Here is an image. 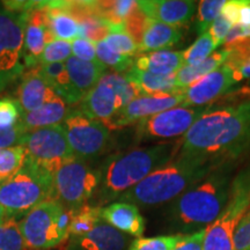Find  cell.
Returning a JSON list of instances; mask_svg holds the SVG:
<instances>
[{
  "mask_svg": "<svg viewBox=\"0 0 250 250\" xmlns=\"http://www.w3.org/2000/svg\"><path fill=\"white\" fill-rule=\"evenodd\" d=\"M72 55V44L67 41L54 40L43 50L39 59V64H55L66 62Z\"/></svg>",
  "mask_w": 250,
  "mask_h": 250,
  "instance_id": "cell-39",
  "label": "cell"
},
{
  "mask_svg": "<svg viewBox=\"0 0 250 250\" xmlns=\"http://www.w3.org/2000/svg\"><path fill=\"white\" fill-rule=\"evenodd\" d=\"M134 88L138 90L139 95H164V94L180 93L176 87L175 74L173 76H158L149 72L138 70L132 66L123 74Z\"/></svg>",
  "mask_w": 250,
  "mask_h": 250,
  "instance_id": "cell-23",
  "label": "cell"
},
{
  "mask_svg": "<svg viewBox=\"0 0 250 250\" xmlns=\"http://www.w3.org/2000/svg\"><path fill=\"white\" fill-rule=\"evenodd\" d=\"M22 117V109L17 100L8 98L0 99V129L14 126Z\"/></svg>",
  "mask_w": 250,
  "mask_h": 250,
  "instance_id": "cell-41",
  "label": "cell"
},
{
  "mask_svg": "<svg viewBox=\"0 0 250 250\" xmlns=\"http://www.w3.org/2000/svg\"><path fill=\"white\" fill-rule=\"evenodd\" d=\"M27 12H14L0 5V93L24 71L23 37Z\"/></svg>",
  "mask_w": 250,
  "mask_h": 250,
  "instance_id": "cell-8",
  "label": "cell"
},
{
  "mask_svg": "<svg viewBox=\"0 0 250 250\" xmlns=\"http://www.w3.org/2000/svg\"><path fill=\"white\" fill-rule=\"evenodd\" d=\"M101 81L108 83L111 88H114L115 92L117 93V95L120 96V99L123 102L124 107L126 104H129L131 101H133L134 99L138 98L139 93L138 90L134 88L132 83H129L123 74L120 73H105L104 77L102 78Z\"/></svg>",
  "mask_w": 250,
  "mask_h": 250,
  "instance_id": "cell-38",
  "label": "cell"
},
{
  "mask_svg": "<svg viewBox=\"0 0 250 250\" xmlns=\"http://www.w3.org/2000/svg\"><path fill=\"white\" fill-rule=\"evenodd\" d=\"M26 160V149L23 146L0 148V183L21 169Z\"/></svg>",
  "mask_w": 250,
  "mask_h": 250,
  "instance_id": "cell-32",
  "label": "cell"
},
{
  "mask_svg": "<svg viewBox=\"0 0 250 250\" xmlns=\"http://www.w3.org/2000/svg\"><path fill=\"white\" fill-rule=\"evenodd\" d=\"M39 70L49 85L58 94L59 98L64 100L67 104H76L83 101V95L72 83L65 64L62 62L43 64L40 65Z\"/></svg>",
  "mask_w": 250,
  "mask_h": 250,
  "instance_id": "cell-27",
  "label": "cell"
},
{
  "mask_svg": "<svg viewBox=\"0 0 250 250\" xmlns=\"http://www.w3.org/2000/svg\"><path fill=\"white\" fill-rule=\"evenodd\" d=\"M70 110L71 109L68 108L67 103L58 96L54 101L46 103L35 111H22L21 122L28 131L55 126V125H59L62 122H64Z\"/></svg>",
  "mask_w": 250,
  "mask_h": 250,
  "instance_id": "cell-26",
  "label": "cell"
},
{
  "mask_svg": "<svg viewBox=\"0 0 250 250\" xmlns=\"http://www.w3.org/2000/svg\"><path fill=\"white\" fill-rule=\"evenodd\" d=\"M184 237V234L138 237L130 243L127 250H173Z\"/></svg>",
  "mask_w": 250,
  "mask_h": 250,
  "instance_id": "cell-37",
  "label": "cell"
},
{
  "mask_svg": "<svg viewBox=\"0 0 250 250\" xmlns=\"http://www.w3.org/2000/svg\"><path fill=\"white\" fill-rule=\"evenodd\" d=\"M230 173L229 168L221 165L175 198L170 206L175 226L192 234L213 223L229 198Z\"/></svg>",
  "mask_w": 250,
  "mask_h": 250,
  "instance_id": "cell-3",
  "label": "cell"
},
{
  "mask_svg": "<svg viewBox=\"0 0 250 250\" xmlns=\"http://www.w3.org/2000/svg\"><path fill=\"white\" fill-rule=\"evenodd\" d=\"M179 149V142L161 143L109 155L98 168L100 184L96 193L99 204H107L120 198L153 171L173 161Z\"/></svg>",
  "mask_w": 250,
  "mask_h": 250,
  "instance_id": "cell-2",
  "label": "cell"
},
{
  "mask_svg": "<svg viewBox=\"0 0 250 250\" xmlns=\"http://www.w3.org/2000/svg\"><path fill=\"white\" fill-rule=\"evenodd\" d=\"M237 80L234 72L224 64L218 70L211 72L202 79L195 81L187 89H184V107H202L208 105L213 100L220 98L230 89Z\"/></svg>",
  "mask_w": 250,
  "mask_h": 250,
  "instance_id": "cell-14",
  "label": "cell"
},
{
  "mask_svg": "<svg viewBox=\"0 0 250 250\" xmlns=\"http://www.w3.org/2000/svg\"><path fill=\"white\" fill-rule=\"evenodd\" d=\"M225 0H204L198 2V11L196 17V30L199 36L208 33L211 24L221 13Z\"/></svg>",
  "mask_w": 250,
  "mask_h": 250,
  "instance_id": "cell-35",
  "label": "cell"
},
{
  "mask_svg": "<svg viewBox=\"0 0 250 250\" xmlns=\"http://www.w3.org/2000/svg\"><path fill=\"white\" fill-rule=\"evenodd\" d=\"M177 156L223 165L250 147V100L206 112L179 140Z\"/></svg>",
  "mask_w": 250,
  "mask_h": 250,
  "instance_id": "cell-1",
  "label": "cell"
},
{
  "mask_svg": "<svg viewBox=\"0 0 250 250\" xmlns=\"http://www.w3.org/2000/svg\"><path fill=\"white\" fill-rule=\"evenodd\" d=\"M182 92L164 95L138 96L126 104L109 123L105 125L109 130H118L127 125L143 121L176 105L183 104Z\"/></svg>",
  "mask_w": 250,
  "mask_h": 250,
  "instance_id": "cell-13",
  "label": "cell"
},
{
  "mask_svg": "<svg viewBox=\"0 0 250 250\" xmlns=\"http://www.w3.org/2000/svg\"><path fill=\"white\" fill-rule=\"evenodd\" d=\"M102 220L117 230L129 235L142 237L145 232V219L138 206L125 202H115L101 210Z\"/></svg>",
  "mask_w": 250,
  "mask_h": 250,
  "instance_id": "cell-20",
  "label": "cell"
},
{
  "mask_svg": "<svg viewBox=\"0 0 250 250\" xmlns=\"http://www.w3.org/2000/svg\"><path fill=\"white\" fill-rule=\"evenodd\" d=\"M250 208V162L232 180L229 198L225 208L205 228L203 250H235L234 234Z\"/></svg>",
  "mask_w": 250,
  "mask_h": 250,
  "instance_id": "cell-6",
  "label": "cell"
},
{
  "mask_svg": "<svg viewBox=\"0 0 250 250\" xmlns=\"http://www.w3.org/2000/svg\"><path fill=\"white\" fill-rule=\"evenodd\" d=\"M0 250H33L24 242L15 219L0 221Z\"/></svg>",
  "mask_w": 250,
  "mask_h": 250,
  "instance_id": "cell-33",
  "label": "cell"
},
{
  "mask_svg": "<svg viewBox=\"0 0 250 250\" xmlns=\"http://www.w3.org/2000/svg\"><path fill=\"white\" fill-rule=\"evenodd\" d=\"M72 52L74 57L85 62H99L96 56L95 43L85 39V37H78L72 41Z\"/></svg>",
  "mask_w": 250,
  "mask_h": 250,
  "instance_id": "cell-43",
  "label": "cell"
},
{
  "mask_svg": "<svg viewBox=\"0 0 250 250\" xmlns=\"http://www.w3.org/2000/svg\"><path fill=\"white\" fill-rule=\"evenodd\" d=\"M105 43L118 54L126 56V57H132L139 52L138 44L134 42V40L129 35L126 30L112 31L109 33L104 40Z\"/></svg>",
  "mask_w": 250,
  "mask_h": 250,
  "instance_id": "cell-40",
  "label": "cell"
},
{
  "mask_svg": "<svg viewBox=\"0 0 250 250\" xmlns=\"http://www.w3.org/2000/svg\"><path fill=\"white\" fill-rule=\"evenodd\" d=\"M64 206L56 199H48L34 208L19 221L26 245L33 250H50L66 243L59 229V218Z\"/></svg>",
  "mask_w": 250,
  "mask_h": 250,
  "instance_id": "cell-9",
  "label": "cell"
},
{
  "mask_svg": "<svg viewBox=\"0 0 250 250\" xmlns=\"http://www.w3.org/2000/svg\"><path fill=\"white\" fill-rule=\"evenodd\" d=\"M212 110L211 105L202 107H175L165 110L137 124V137L139 139H169L184 136L190 127L206 112Z\"/></svg>",
  "mask_w": 250,
  "mask_h": 250,
  "instance_id": "cell-12",
  "label": "cell"
},
{
  "mask_svg": "<svg viewBox=\"0 0 250 250\" xmlns=\"http://www.w3.org/2000/svg\"><path fill=\"white\" fill-rule=\"evenodd\" d=\"M138 7L148 19L179 27L191 20L197 2L193 0H142L138 1Z\"/></svg>",
  "mask_w": 250,
  "mask_h": 250,
  "instance_id": "cell-17",
  "label": "cell"
},
{
  "mask_svg": "<svg viewBox=\"0 0 250 250\" xmlns=\"http://www.w3.org/2000/svg\"><path fill=\"white\" fill-rule=\"evenodd\" d=\"M68 76L83 98L101 81L107 73V67L100 62H85L71 56L65 62Z\"/></svg>",
  "mask_w": 250,
  "mask_h": 250,
  "instance_id": "cell-22",
  "label": "cell"
},
{
  "mask_svg": "<svg viewBox=\"0 0 250 250\" xmlns=\"http://www.w3.org/2000/svg\"><path fill=\"white\" fill-rule=\"evenodd\" d=\"M95 49L99 62H102L105 67H111L117 73H125L133 66L134 62L132 57H126L114 51L104 41L95 43Z\"/></svg>",
  "mask_w": 250,
  "mask_h": 250,
  "instance_id": "cell-34",
  "label": "cell"
},
{
  "mask_svg": "<svg viewBox=\"0 0 250 250\" xmlns=\"http://www.w3.org/2000/svg\"><path fill=\"white\" fill-rule=\"evenodd\" d=\"M7 218V214H6V212L4 210V208H2L1 205H0V221L5 220V219Z\"/></svg>",
  "mask_w": 250,
  "mask_h": 250,
  "instance_id": "cell-48",
  "label": "cell"
},
{
  "mask_svg": "<svg viewBox=\"0 0 250 250\" xmlns=\"http://www.w3.org/2000/svg\"><path fill=\"white\" fill-rule=\"evenodd\" d=\"M204 236L205 229L186 235V237L173 250H203Z\"/></svg>",
  "mask_w": 250,
  "mask_h": 250,
  "instance_id": "cell-46",
  "label": "cell"
},
{
  "mask_svg": "<svg viewBox=\"0 0 250 250\" xmlns=\"http://www.w3.org/2000/svg\"><path fill=\"white\" fill-rule=\"evenodd\" d=\"M74 156L83 161H93L108 148L110 130L102 122L86 116L79 109H71L62 122Z\"/></svg>",
  "mask_w": 250,
  "mask_h": 250,
  "instance_id": "cell-10",
  "label": "cell"
},
{
  "mask_svg": "<svg viewBox=\"0 0 250 250\" xmlns=\"http://www.w3.org/2000/svg\"><path fill=\"white\" fill-rule=\"evenodd\" d=\"M17 98L22 111L30 112L54 101L58 98V94L44 79L39 67H34L23 74L19 85Z\"/></svg>",
  "mask_w": 250,
  "mask_h": 250,
  "instance_id": "cell-19",
  "label": "cell"
},
{
  "mask_svg": "<svg viewBox=\"0 0 250 250\" xmlns=\"http://www.w3.org/2000/svg\"><path fill=\"white\" fill-rule=\"evenodd\" d=\"M133 66L158 76H173L184 66L183 52L168 50L148 52L137 57Z\"/></svg>",
  "mask_w": 250,
  "mask_h": 250,
  "instance_id": "cell-24",
  "label": "cell"
},
{
  "mask_svg": "<svg viewBox=\"0 0 250 250\" xmlns=\"http://www.w3.org/2000/svg\"><path fill=\"white\" fill-rule=\"evenodd\" d=\"M129 243L124 233L102 221L85 235L68 239L62 250H125Z\"/></svg>",
  "mask_w": 250,
  "mask_h": 250,
  "instance_id": "cell-18",
  "label": "cell"
},
{
  "mask_svg": "<svg viewBox=\"0 0 250 250\" xmlns=\"http://www.w3.org/2000/svg\"><path fill=\"white\" fill-rule=\"evenodd\" d=\"M99 169L89 162L73 156L65 161L54 175V199L62 206L78 208L98 191Z\"/></svg>",
  "mask_w": 250,
  "mask_h": 250,
  "instance_id": "cell-7",
  "label": "cell"
},
{
  "mask_svg": "<svg viewBox=\"0 0 250 250\" xmlns=\"http://www.w3.org/2000/svg\"><path fill=\"white\" fill-rule=\"evenodd\" d=\"M101 210L102 208H100V206H93L89 204L74 208L73 218H72L70 230H68L70 239L85 235L93 228L98 226L100 223H102Z\"/></svg>",
  "mask_w": 250,
  "mask_h": 250,
  "instance_id": "cell-31",
  "label": "cell"
},
{
  "mask_svg": "<svg viewBox=\"0 0 250 250\" xmlns=\"http://www.w3.org/2000/svg\"><path fill=\"white\" fill-rule=\"evenodd\" d=\"M21 146L26 149L28 160L52 175L65 161L74 156L62 124L29 131Z\"/></svg>",
  "mask_w": 250,
  "mask_h": 250,
  "instance_id": "cell-11",
  "label": "cell"
},
{
  "mask_svg": "<svg viewBox=\"0 0 250 250\" xmlns=\"http://www.w3.org/2000/svg\"><path fill=\"white\" fill-rule=\"evenodd\" d=\"M224 48L228 51L225 64L234 72L237 83L250 78V39L236 41Z\"/></svg>",
  "mask_w": 250,
  "mask_h": 250,
  "instance_id": "cell-29",
  "label": "cell"
},
{
  "mask_svg": "<svg viewBox=\"0 0 250 250\" xmlns=\"http://www.w3.org/2000/svg\"><path fill=\"white\" fill-rule=\"evenodd\" d=\"M124 108L123 102L108 83L100 81L79 104V110L107 125Z\"/></svg>",
  "mask_w": 250,
  "mask_h": 250,
  "instance_id": "cell-16",
  "label": "cell"
},
{
  "mask_svg": "<svg viewBox=\"0 0 250 250\" xmlns=\"http://www.w3.org/2000/svg\"><path fill=\"white\" fill-rule=\"evenodd\" d=\"M240 6H241V0H229L225 2L223 9H221V15L229 21L233 26H236L239 22V13Z\"/></svg>",
  "mask_w": 250,
  "mask_h": 250,
  "instance_id": "cell-47",
  "label": "cell"
},
{
  "mask_svg": "<svg viewBox=\"0 0 250 250\" xmlns=\"http://www.w3.org/2000/svg\"><path fill=\"white\" fill-rule=\"evenodd\" d=\"M235 250H250V208L237 225L234 234Z\"/></svg>",
  "mask_w": 250,
  "mask_h": 250,
  "instance_id": "cell-44",
  "label": "cell"
},
{
  "mask_svg": "<svg viewBox=\"0 0 250 250\" xmlns=\"http://www.w3.org/2000/svg\"><path fill=\"white\" fill-rule=\"evenodd\" d=\"M221 166L199 158L176 156L173 161L149 174L132 189L124 192L120 202L140 206H154L174 201Z\"/></svg>",
  "mask_w": 250,
  "mask_h": 250,
  "instance_id": "cell-4",
  "label": "cell"
},
{
  "mask_svg": "<svg viewBox=\"0 0 250 250\" xmlns=\"http://www.w3.org/2000/svg\"><path fill=\"white\" fill-rule=\"evenodd\" d=\"M233 27H234L233 24L228 20H226V19H225L221 14L215 19L214 22L211 24L210 29H208V33L210 34V36L212 37V40H213L214 44L217 48L224 44L225 41L227 39L228 34H229V31L232 30Z\"/></svg>",
  "mask_w": 250,
  "mask_h": 250,
  "instance_id": "cell-45",
  "label": "cell"
},
{
  "mask_svg": "<svg viewBox=\"0 0 250 250\" xmlns=\"http://www.w3.org/2000/svg\"><path fill=\"white\" fill-rule=\"evenodd\" d=\"M48 14L49 28L55 40L74 41L81 37L80 23L62 7V1H41Z\"/></svg>",
  "mask_w": 250,
  "mask_h": 250,
  "instance_id": "cell-25",
  "label": "cell"
},
{
  "mask_svg": "<svg viewBox=\"0 0 250 250\" xmlns=\"http://www.w3.org/2000/svg\"><path fill=\"white\" fill-rule=\"evenodd\" d=\"M98 18L112 24H124L125 20L138 9V1L115 0V1H95Z\"/></svg>",
  "mask_w": 250,
  "mask_h": 250,
  "instance_id": "cell-30",
  "label": "cell"
},
{
  "mask_svg": "<svg viewBox=\"0 0 250 250\" xmlns=\"http://www.w3.org/2000/svg\"><path fill=\"white\" fill-rule=\"evenodd\" d=\"M228 57V51L226 49L219 50L212 54L210 57L206 58L205 61L191 66H184L175 74V80H176V87L180 92H183L195 81L202 79L211 72L218 70L219 67L223 66L226 62Z\"/></svg>",
  "mask_w": 250,
  "mask_h": 250,
  "instance_id": "cell-28",
  "label": "cell"
},
{
  "mask_svg": "<svg viewBox=\"0 0 250 250\" xmlns=\"http://www.w3.org/2000/svg\"><path fill=\"white\" fill-rule=\"evenodd\" d=\"M52 198L54 175L27 158L20 170L0 183V205L15 220Z\"/></svg>",
  "mask_w": 250,
  "mask_h": 250,
  "instance_id": "cell-5",
  "label": "cell"
},
{
  "mask_svg": "<svg viewBox=\"0 0 250 250\" xmlns=\"http://www.w3.org/2000/svg\"><path fill=\"white\" fill-rule=\"evenodd\" d=\"M215 49H217V46H215L210 34L204 33L203 35L198 36V39L192 45H190L183 51L184 65L191 66V65H196L205 61L206 58H208L213 54Z\"/></svg>",
  "mask_w": 250,
  "mask_h": 250,
  "instance_id": "cell-36",
  "label": "cell"
},
{
  "mask_svg": "<svg viewBox=\"0 0 250 250\" xmlns=\"http://www.w3.org/2000/svg\"><path fill=\"white\" fill-rule=\"evenodd\" d=\"M29 132L22 122H19L14 126L8 129H0V148H8L13 146H20L24 137Z\"/></svg>",
  "mask_w": 250,
  "mask_h": 250,
  "instance_id": "cell-42",
  "label": "cell"
},
{
  "mask_svg": "<svg viewBox=\"0 0 250 250\" xmlns=\"http://www.w3.org/2000/svg\"><path fill=\"white\" fill-rule=\"evenodd\" d=\"M54 40L55 37L49 28L48 14L39 1L37 7L27 12L23 37L24 67L34 68L39 65L43 50Z\"/></svg>",
  "mask_w": 250,
  "mask_h": 250,
  "instance_id": "cell-15",
  "label": "cell"
},
{
  "mask_svg": "<svg viewBox=\"0 0 250 250\" xmlns=\"http://www.w3.org/2000/svg\"><path fill=\"white\" fill-rule=\"evenodd\" d=\"M181 39H182V31L179 27L169 26L147 18L138 50L139 52H145V54L162 51L179 43Z\"/></svg>",
  "mask_w": 250,
  "mask_h": 250,
  "instance_id": "cell-21",
  "label": "cell"
}]
</instances>
